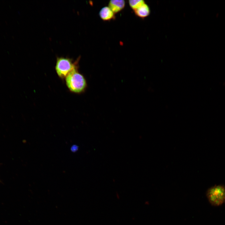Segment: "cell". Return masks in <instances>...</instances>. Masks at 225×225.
<instances>
[{
	"mask_svg": "<svg viewBox=\"0 0 225 225\" xmlns=\"http://www.w3.org/2000/svg\"><path fill=\"white\" fill-rule=\"evenodd\" d=\"M77 63L73 62L69 58L60 57L57 58L55 70L58 77L63 79L75 68L77 67Z\"/></svg>",
	"mask_w": 225,
	"mask_h": 225,
	"instance_id": "cell-3",
	"label": "cell"
},
{
	"mask_svg": "<svg viewBox=\"0 0 225 225\" xmlns=\"http://www.w3.org/2000/svg\"><path fill=\"white\" fill-rule=\"evenodd\" d=\"M134 12L136 16L142 18H144L148 16L151 12L149 7L145 3L134 10Z\"/></svg>",
	"mask_w": 225,
	"mask_h": 225,
	"instance_id": "cell-6",
	"label": "cell"
},
{
	"mask_svg": "<svg viewBox=\"0 0 225 225\" xmlns=\"http://www.w3.org/2000/svg\"><path fill=\"white\" fill-rule=\"evenodd\" d=\"M145 3V1L143 0H130L128 1L130 7L134 11Z\"/></svg>",
	"mask_w": 225,
	"mask_h": 225,
	"instance_id": "cell-7",
	"label": "cell"
},
{
	"mask_svg": "<svg viewBox=\"0 0 225 225\" xmlns=\"http://www.w3.org/2000/svg\"><path fill=\"white\" fill-rule=\"evenodd\" d=\"M206 195L212 206H220L225 203V186L222 185H214L208 189Z\"/></svg>",
	"mask_w": 225,
	"mask_h": 225,
	"instance_id": "cell-2",
	"label": "cell"
},
{
	"mask_svg": "<svg viewBox=\"0 0 225 225\" xmlns=\"http://www.w3.org/2000/svg\"><path fill=\"white\" fill-rule=\"evenodd\" d=\"M108 7L115 14L119 12L124 8L125 2L123 0H112L108 3Z\"/></svg>",
	"mask_w": 225,
	"mask_h": 225,
	"instance_id": "cell-4",
	"label": "cell"
},
{
	"mask_svg": "<svg viewBox=\"0 0 225 225\" xmlns=\"http://www.w3.org/2000/svg\"><path fill=\"white\" fill-rule=\"evenodd\" d=\"M66 83L69 90L73 93H81L85 92L87 84L84 76L79 72L78 67L74 68L65 78Z\"/></svg>",
	"mask_w": 225,
	"mask_h": 225,
	"instance_id": "cell-1",
	"label": "cell"
},
{
	"mask_svg": "<svg viewBox=\"0 0 225 225\" xmlns=\"http://www.w3.org/2000/svg\"><path fill=\"white\" fill-rule=\"evenodd\" d=\"M100 18L105 21H109L115 18V13L108 7H104L101 8L99 12Z\"/></svg>",
	"mask_w": 225,
	"mask_h": 225,
	"instance_id": "cell-5",
	"label": "cell"
}]
</instances>
